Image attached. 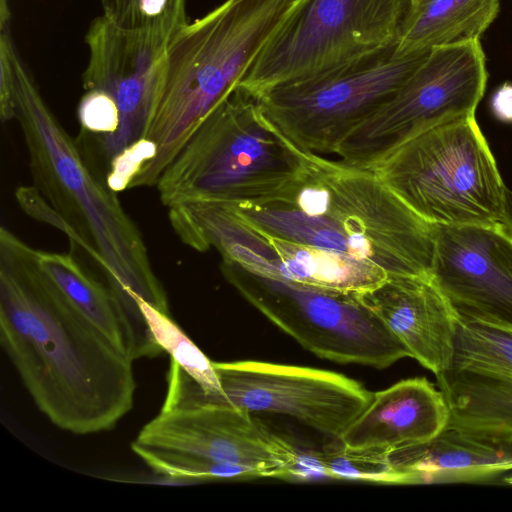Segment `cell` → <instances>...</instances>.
<instances>
[{"instance_id":"cell-1","label":"cell","mask_w":512,"mask_h":512,"mask_svg":"<svg viewBox=\"0 0 512 512\" xmlns=\"http://www.w3.org/2000/svg\"><path fill=\"white\" fill-rule=\"evenodd\" d=\"M0 96L12 101L35 185L17 190L20 206L30 216L63 230L96 262L119 304L130 343L149 344L152 334L138 300L170 313L143 236L116 192L42 97L10 25L0 28Z\"/></svg>"},{"instance_id":"cell-2","label":"cell","mask_w":512,"mask_h":512,"mask_svg":"<svg viewBox=\"0 0 512 512\" xmlns=\"http://www.w3.org/2000/svg\"><path fill=\"white\" fill-rule=\"evenodd\" d=\"M36 254L0 228L1 345L55 426L109 431L133 407V360L46 279Z\"/></svg>"},{"instance_id":"cell-3","label":"cell","mask_w":512,"mask_h":512,"mask_svg":"<svg viewBox=\"0 0 512 512\" xmlns=\"http://www.w3.org/2000/svg\"><path fill=\"white\" fill-rule=\"evenodd\" d=\"M294 0H225L171 37L142 138L149 161L130 188L164 170L239 84Z\"/></svg>"},{"instance_id":"cell-4","label":"cell","mask_w":512,"mask_h":512,"mask_svg":"<svg viewBox=\"0 0 512 512\" xmlns=\"http://www.w3.org/2000/svg\"><path fill=\"white\" fill-rule=\"evenodd\" d=\"M303 155L300 177L272 203L299 209L292 224L298 243L372 262L388 276H431L433 225L372 171Z\"/></svg>"},{"instance_id":"cell-5","label":"cell","mask_w":512,"mask_h":512,"mask_svg":"<svg viewBox=\"0 0 512 512\" xmlns=\"http://www.w3.org/2000/svg\"><path fill=\"white\" fill-rule=\"evenodd\" d=\"M303 168V151L237 85L189 138L156 188L168 208L197 199L266 205L285 194Z\"/></svg>"},{"instance_id":"cell-6","label":"cell","mask_w":512,"mask_h":512,"mask_svg":"<svg viewBox=\"0 0 512 512\" xmlns=\"http://www.w3.org/2000/svg\"><path fill=\"white\" fill-rule=\"evenodd\" d=\"M362 169L431 225H505L507 187L475 115L423 131Z\"/></svg>"},{"instance_id":"cell-7","label":"cell","mask_w":512,"mask_h":512,"mask_svg":"<svg viewBox=\"0 0 512 512\" xmlns=\"http://www.w3.org/2000/svg\"><path fill=\"white\" fill-rule=\"evenodd\" d=\"M413 0H294L238 86L257 98L398 46Z\"/></svg>"},{"instance_id":"cell-8","label":"cell","mask_w":512,"mask_h":512,"mask_svg":"<svg viewBox=\"0 0 512 512\" xmlns=\"http://www.w3.org/2000/svg\"><path fill=\"white\" fill-rule=\"evenodd\" d=\"M391 46L256 99L270 123L305 153L336 157L349 135L386 104L431 50Z\"/></svg>"},{"instance_id":"cell-9","label":"cell","mask_w":512,"mask_h":512,"mask_svg":"<svg viewBox=\"0 0 512 512\" xmlns=\"http://www.w3.org/2000/svg\"><path fill=\"white\" fill-rule=\"evenodd\" d=\"M155 472L176 479L219 480L222 463L246 467L257 477L288 478L299 451L230 404L161 410L131 443Z\"/></svg>"},{"instance_id":"cell-10","label":"cell","mask_w":512,"mask_h":512,"mask_svg":"<svg viewBox=\"0 0 512 512\" xmlns=\"http://www.w3.org/2000/svg\"><path fill=\"white\" fill-rule=\"evenodd\" d=\"M225 278L268 320L318 357L384 369L406 347L354 294L266 279L221 262Z\"/></svg>"},{"instance_id":"cell-11","label":"cell","mask_w":512,"mask_h":512,"mask_svg":"<svg viewBox=\"0 0 512 512\" xmlns=\"http://www.w3.org/2000/svg\"><path fill=\"white\" fill-rule=\"evenodd\" d=\"M487 80L480 40L432 49L396 94L349 135L336 157L364 168L423 131L475 115Z\"/></svg>"},{"instance_id":"cell-12","label":"cell","mask_w":512,"mask_h":512,"mask_svg":"<svg viewBox=\"0 0 512 512\" xmlns=\"http://www.w3.org/2000/svg\"><path fill=\"white\" fill-rule=\"evenodd\" d=\"M221 396L248 413L282 414L338 440L373 393L358 381L322 369L244 360L213 362Z\"/></svg>"},{"instance_id":"cell-13","label":"cell","mask_w":512,"mask_h":512,"mask_svg":"<svg viewBox=\"0 0 512 512\" xmlns=\"http://www.w3.org/2000/svg\"><path fill=\"white\" fill-rule=\"evenodd\" d=\"M172 36L158 30L124 29L104 15L89 25L83 88L103 91L113 100L119 127L108 139L79 147L100 174L104 170V177L110 162L143 136Z\"/></svg>"},{"instance_id":"cell-14","label":"cell","mask_w":512,"mask_h":512,"mask_svg":"<svg viewBox=\"0 0 512 512\" xmlns=\"http://www.w3.org/2000/svg\"><path fill=\"white\" fill-rule=\"evenodd\" d=\"M432 278L456 313L512 326V230L433 225Z\"/></svg>"},{"instance_id":"cell-15","label":"cell","mask_w":512,"mask_h":512,"mask_svg":"<svg viewBox=\"0 0 512 512\" xmlns=\"http://www.w3.org/2000/svg\"><path fill=\"white\" fill-rule=\"evenodd\" d=\"M354 296L435 376L451 366L458 315L432 276H388Z\"/></svg>"},{"instance_id":"cell-16","label":"cell","mask_w":512,"mask_h":512,"mask_svg":"<svg viewBox=\"0 0 512 512\" xmlns=\"http://www.w3.org/2000/svg\"><path fill=\"white\" fill-rule=\"evenodd\" d=\"M232 258L258 277L345 294L370 290L388 277L372 262L273 236L255 225L242 232Z\"/></svg>"},{"instance_id":"cell-17","label":"cell","mask_w":512,"mask_h":512,"mask_svg":"<svg viewBox=\"0 0 512 512\" xmlns=\"http://www.w3.org/2000/svg\"><path fill=\"white\" fill-rule=\"evenodd\" d=\"M442 391L425 377L401 380L373 393L338 441L350 449H396L426 443L447 426Z\"/></svg>"},{"instance_id":"cell-18","label":"cell","mask_w":512,"mask_h":512,"mask_svg":"<svg viewBox=\"0 0 512 512\" xmlns=\"http://www.w3.org/2000/svg\"><path fill=\"white\" fill-rule=\"evenodd\" d=\"M393 466L413 484L496 483L512 471V443L444 429L432 440L389 452Z\"/></svg>"},{"instance_id":"cell-19","label":"cell","mask_w":512,"mask_h":512,"mask_svg":"<svg viewBox=\"0 0 512 512\" xmlns=\"http://www.w3.org/2000/svg\"><path fill=\"white\" fill-rule=\"evenodd\" d=\"M436 381L449 408L445 429L512 443V377L451 366Z\"/></svg>"},{"instance_id":"cell-20","label":"cell","mask_w":512,"mask_h":512,"mask_svg":"<svg viewBox=\"0 0 512 512\" xmlns=\"http://www.w3.org/2000/svg\"><path fill=\"white\" fill-rule=\"evenodd\" d=\"M500 0H420L412 10L397 55L480 40L496 19Z\"/></svg>"},{"instance_id":"cell-21","label":"cell","mask_w":512,"mask_h":512,"mask_svg":"<svg viewBox=\"0 0 512 512\" xmlns=\"http://www.w3.org/2000/svg\"><path fill=\"white\" fill-rule=\"evenodd\" d=\"M36 256L46 279L116 346L129 354L122 312L107 284L91 275L71 253L37 249Z\"/></svg>"},{"instance_id":"cell-22","label":"cell","mask_w":512,"mask_h":512,"mask_svg":"<svg viewBox=\"0 0 512 512\" xmlns=\"http://www.w3.org/2000/svg\"><path fill=\"white\" fill-rule=\"evenodd\" d=\"M388 450L350 449L339 442L321 451L300 452L288 478L366 481L384 484H413L412 477L397 470Z\"/></svg>"},{"instance_id":"cell-23","label":"cell","mask_w":512,"mask_h":512,"mask_svg":"<svg viewBox=\"0 0 512 512\" xmlns=\"http://www.w3.org/2000/svg\"><path fill=\"white\" fill-rule=\"evenodd\" d=\"M451 366L512 377V326L458 315Z\"/></svg>"},{"instance_id":"cell-24","label":"cell","mask_w":512,"mask_h":512,"mask_svg":"<svg viewBox=\"0 0 512 512\" xmlns=\"http://www.w3.org/2000/svg\"><path fill=\"white\" fill-rule=\"evenodd\" d=\"M104 16L129 30H158L173 35L186 24V0H100Z\"/></svg>"},{"instance_id":"cell-25","label":"cell","mask_w":512,"mask_h":512,"mask_svg":"<svg viewBox=\"0 0 512 512\" xmlns=\"http://www.w3.org/2000/svg\"><path fill=\"white\" fill-rule=\"evenodd\" d=\"M491 109L497 119L512 123V83H504L495 91Z\"/></svg>"},{"instance_id":"cell-26","label":"cell","mask_w":512,"mask_h":512,"mask_svg":"<svg viewBox=\"0 0 512 512\" xmlns=\"http://www.w3.org/2000/svg\"><path fill=\"white\" fill-rule=\"evenodd\" d=\"M505 225L512 230V191L508 188L505 192Z\"/></svg>"},{"instance_id":"cell-27","label":"cell","mask_w":512,"mask_h":512,"mask_svg":"<svg viewBox=\"0 0 512 512\" xmlns=\"http://www.w3.org/2000/svg\"><path fill=\"white\" fill-rule=\"evenodd\" d=\"M10 20V11L7 0H0V21Z\"/></svg>"},{"instance_id":"cell-28","label":"cell","mask_w":512,"mask_h":512,"mask_svg":"<svg viewBox=\"0 0 512 512\" xmlns=\"http://www.w3.org/2000/svg\"><path fill=\"white\" fill-rule=\"evenodd\" d=\"M414 2L420 1V0H413Z\"/></svg>"}]
</instances>
